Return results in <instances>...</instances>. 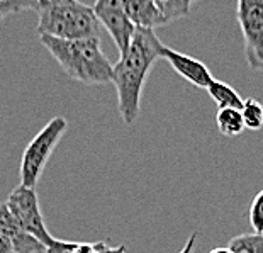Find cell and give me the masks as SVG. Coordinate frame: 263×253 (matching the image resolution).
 <instances>
[{"label":"cell","instance_id":"6da1fadb","mask_svg":"<svg viewBox=\"0 0 263 253\" xmlns=\"http://www.w3.org/2000/svg\"><path fill=\"white\" fill-rule=\"evenodd\" d=\"M165 44L153 29L136 27L134 38L126 55L114 65L112 83L117 92L119 114L126 124H134L141 112V95L151 66L161 58Z\"/></svg>","mask_w":263,"mask_h":253},{"label":"cell","instance_id":"7a4b0ae2","mask_svg":"<svg viewBox=\"0 0 263 253\" xmlns=\"http://www.w3.org/2000/svg\"><path fill=\"white\" fill-rule=\"evenodd\" d=\"M39 39L70 78L87 85H105L112 82L114 65L104 55L100 38L65 41L39 36Z\"/></svg>","mask_w":263,"mask_h":253},{"label":"cell","instance_id":"3957f363","mask_svg":"<svg viewBox=\"0 0 263 253\" xmlns=\"http://www.w3.org/2000/svg\"><path fill=\"white\" fill-rule=\"evenodd\" d=\"M93 7L77 0H46L39 12L37 34L65 41L100 38V27Z\"/></svg>","mask_w":263,"mask_h":253},{"label":"cell","instance_id":"277c9868","mask_svg":"<svg viewBox=\"0 0 263 253\" xmlns=\"http://www.w3.org/2000/svg\"><path fill=\"white\" fill-rule=\"evenodd\" d=\"M66 129H68L66 119L57 116L31 139V143L26 146L21 158V185L36 189V184L43 175V170L46 167L49 156L53 155L54 148L61 141Z\"/></svg>","mask_w":263,"mask_h":253},{"label":"cell","instance_id":"5b68a950","mask_svg":"<svg viewBox=\"0 0 263 253\" xmlns=\"http://www.w3.org/2000/svg\"><path fill=\"white\" fill-rule=\"evenodd\" d=\"M236 19L245 39L246 63L251 70L263 71V0H239Z\"/></svg>","mask_w":263,"mask_h":253},{"label":"cell","instance_id":"8992f818","mask_svg":"<svg viewBox=\"0 0 263 253\" xmlns=\"http://www.w3.org/2000/svg\"><path fill=\"white\" fill-rule=\"evenodd\" d=\"M5 202H7L12 214L19 219V223L22 224V228H24L27 233L41 241L46 248L54 243L57 238L51 236V233L48 231L34 189L17 185V187L9 194V197Z\"/></svg>","mask_w":263,"mask_h":253},{"label":"cell","instance_id":"52a82bcc","mask_svg":"<svg viewBox=\"0 0 263 253\" xmlns=\"http://www.w3.org/2000/svg\"><path fill=\"white\" fill-rule=\"evenodd\" d=\"M93 12L114 39L119 55H126L136 32V26L127 17L124 0H99L93 5Z\"/></svg>","mask_w":263,"mask_h":253},{"label":"cell","instance_id":"ba28073f","mask_svg":"<svg viewBox=\"0 0 263 253\" xmlns=\"http://www.w3.org/2000/svg\"><path fill=\"white\" fill-rule=\"evenodd\" d=\"M0 238L10 241L14 253H46V246L22 228L7 202H0Z\"/></svg>","mask_w":263,"mask_h":253},{"label":"cell","instance_id":"9c48e42d","mask_svg":"<svg viewBox=\"0 0 263 253\" xmlns=\"http://www.w3.org/2000/svg\"><path fill=\"white\" fill-rule=\"evenodd\" d=\"M161 58L166 60L172 65V68L175 70L182 78H185L189 83H192L197 88H205L211 85L214 77L211 75L209 68L202 63V61L192 58L185 53H180L177 49L163 46L161 48Z\"/></svg>","mask_w":263,"mask_h":253},{"label":"cell","instance_id":"30bf717a","mask_svg":"<svg viewBox=\"0 0 263 253\" xmlns=\"http://www.w3.org/2000/svg\"><path fill=\"white\" fill-rule=\"evenodd\" d=\"M124 9L136 27L155 31V27L163 26L155 0H124Z\"/></svg>","mask_w":263,"mask_h":253},{"label":"cell","instance_id":"8fae6325","mask_svg":"<svg viewBox=\"0 0 263 253\" xmlns=\"http://www.w3.org/2000/svg\"><path fill=\"white\" fill-rule=\"evenodd\" d=\"M207 94L211 95V99L217 104L219 109H243V102L245 99H241L231 85H228L226 82L222 80H212V83L207 87Z\"/></svg>","mask_w":263,"mask_h":253},{"label":"cell","instance_id":"7c38bea8","mask_svg":"<svg viewBox=\"0 0 263 253\" xmlns=\"http://www.w3.org/2000/svg\"><path fill=\"white\" fill-rule=\"evenodd\" d=\"M216 124L222 136L228 138H236L246 129L243 114L239 109H217Z\"/></svg>","mask_w":263,"mask_h":253},{"label":"cell","instance_id":"4fadbf2b","mask_svg":"<svg viewBox=\"0 0 263 253\" xmlns=\"http://www.w3.org/2000/svg\"><path fill=\"white\" fill-rule=\"evenodd\" d=\"M156 7H158L161 24H170L173 21H178L189 15L192 9L190 0H155Z\"/></svg>","mask_w":263,"mask_h":253},{"label":"cell","instance_id":"5bb4252c","mask_svg":"<svg viewBox=\"0 0 263 253\" xmlns=\"http://www.w3.org/2000/svg\"><path fill=\"white\" fill-rule=\"evenodd\" d=\"M228 248L233 253H263V234H238L229 240Z\"/></svg>","mask_w":263,"mask_h":253},{"label":"cell","instance_id":"9a60e30c","mask_svg":"<svg viewBox=\"0 0 263 253\" xmlns=\"http://www.w3.org/2000/svg\"><path fill=\"white\" fill-rule=\"evenodd\" d=\"M241 114H243L245 126L251 129V131H258V129L263 128V104L260 100H256L253 97L245 99Z\"/></svg>","mask_w":263,"mask_h":253},{"label":"cell","instance_id":"2e32d148","mask_svg":"<svg viewBox=\"0 0 263 253\" xmlns=\"http://www.w3.org/2000/svg\"><path fill=\"white\" fill-rule=\"evenodd\" d=\"M46 5V0H2L0 2V21L10 14H17L22 10H36L39 14Z\"/></svg>","mask_w":263,"mask_h":253},{"label":"cell","instance_id":"e0dca14e","mask_svg":"<svg viewBox=\"0 0 263 253\" xmlns=\"http://www.w3.org/2000/svg\"><path fill=\"white\" fill-rule=\"evenodd\" d=\"M250 224L256 234H263V190L255 195L253 202L250 204Z\"/></svg>","mask_w":263,"mask_h":253},{"label":"cell","instance_id":"ac0fdd59","mask_svg":"<svg viewBox=\"0 0 263 253\" xmlns=\"http://www.w3.org/2000/svg\"><path fill=\"white\" fill-rule=\"evenodd\" d=\"M77 241H65V240H54L51 246H48L46 253H73L77 248Z\"/></svg>","mask_w":263,"mask_h":253},{"label":"cell","instance_id":"d6986e66","mask_svg":"<svg viewBox=\"0 0 263 253\" xmlns=\"http://www.w3.org/2000/svg\"><path fill=\"white\" fill-rule=\"evenodd\" d=\"M97 250H99V253H126V245L109 246L107 243H102V241H99V243H97Z\"/></svg>","mask_w":263,"mask_h":253},{"label":"cell","instance_id":"ffe728a7","mask_svg":"<svg viewBox=\"0 0 263 253\" xmlns=\"http://www.w3.org/2000/svg\"><path fill=\"white\" fill-rule=\"evenodd\" d=\"M73 253H99L97 243H78Z\"/></svg>","mask_w":263,"mask_h":253},{"label":"cell","instance_id":"44dd1931","mask_svg":"<svg viewBox=\"0 0 263 253\" xmlns=\"http://www.w3.org/2000/svg\"><path fill=\"white\" fill-rule=\"evenodd\" d=\"M195 241H197V233H192L189 236V240H187V243L185 246L178 251V253H194V246H195Z\"/></svg>","mask_w":263,"mask_h":253},{"label":"cell","instance_id":"7402d4cb","mask_svg":"<svg viewBox=\"0 0 263 253\" xmlns=\"http://www.w3.org/2000/svg\"><path fill=\"white\" fill-rule=\"evenodd\" d=\"M0 253H14V248L9 240L0 238Z\"/></svg>","mask_w":263,"mask_h":253},{"label":"cell","instance_id":"603a6c76","mask_svg":"<svg viewBox=\"0 0 263 253\" xmlns=\"http://www.w3.org/2000/svg\"><path fill=\"white\" fill-rule=\"evenodd\" d=\"M209 253H233V251L229 250L228 246H219V248H214V250H211Z\"/></svg>","mask_w":263,"mask_h":253}]
</instances>
